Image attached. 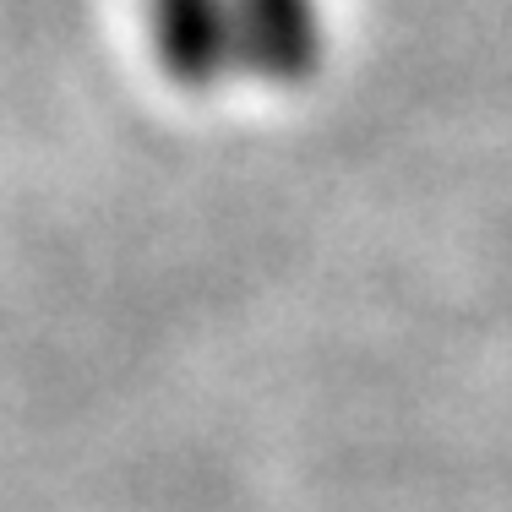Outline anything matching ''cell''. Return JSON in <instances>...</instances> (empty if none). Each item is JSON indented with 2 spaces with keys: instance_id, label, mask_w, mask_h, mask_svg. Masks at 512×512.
<instances>
[{
  "instance_id": "1",
  "label": "cell",
  "mask_w": 512,
  "mask_h": 512,
  "mask_svg": "<svg viewBox=\"0 0 512 512\" xmlns=\"http://www.w3.org/2000/svg\"><path fill=\"white\" fill-rule=\"evenodd\" d=\"M316 0H224V55L256 77H300L316 60Z\"/></svg>"
}]
</instances>
